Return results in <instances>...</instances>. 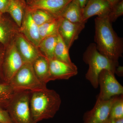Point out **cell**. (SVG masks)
Segmentation results:
<instances>
[{"label":"cell","instance_id":"7a4b0ae2","mask_svg":"<svg viewBox=\"0 0 123 123\" xmlns=\"http://www.w3.org/2000/svg\"><path fill=\"white\" fill-rule=\"evenodd\" d=\"M61 104L59 95L53 90L46 88L31 92L30 107L33 123L53 118Z\"/></svg>","mask_w":123,"mask_h":123},{"label":"cell","instance_id":"277c9868","mask_svg":"<svg viewBox=\"0 0 123 123\" xmlns=\"http://www.w3.org/2000/svg\"><path fill=\"white\" fill-rule=\"evenodd\" d=\"M31 92H15L6 110L13 123H33L30 107Z\"/></svg>","mask_w":123,"mask_h":123},{"label":"cell","instance_id":"52a82bcc","mask_svg":"<svg viewBox=\"0 0 123 123\" xmlns=\"http://www.w3.org/2000/svg\"><path fill=\"white\" fill-rule=\"evenodd\" d=\"M25 63L13 40L6 48L3 64V73L6 83L9 84L12 78Z\"/></svg>","mask_w":123,"mask_h":123},{"label":"cell","instance_id":"8992f818","mask_svg":"<svg viewBox=\"0 0 123 123\" xmlns=\"http://www.w3.org/2000/svg\"><path fill=\"white\" fill-rule=\"evenodd\" d=\"M114 73L110 70H103L98 77L100 92L98 98L106 100L123 94V87L115 77Z\"/></svg>","mask_w":123,"mask_h":123},{"label":"cell","instance_id":"484cf974","mask_svg":"<svg viewBox=\"0 0 123 123\" xmlns=\"http://www.w3.org/2000/svg\"><path fill=\"white\" fill-rule=\"evenodd\" d=\"M5 51V47L0 43V83L5 82L3 76V64Z\"/></svg>","mask_w":123,"mask_h":123},{"label":"cell","instance_id":"f546056e","mask_svg":"<svg viewBox=\"0 0 123 123\" xmlns=\"http://www.w3.org/2000/svg\"><path fill=\"white\" fill-rule=\"evenodd\" d=\"M82 9L85 6L89 0H77Z\"/></svg>","mask_w":123,"mask_h":123},{"label":"cell","instance_id":"cb8c5ba5","mask_svg":"<svg viewBox=\"0 0 123 123\" xmlns=\"http://www.w3.org/2000/svg\"><path fill=\"white\" fill-rule=\"evenodd\" d=\"M121 118H123V94L117 96L111 108L109 117L111 119Z\"/></svg>","mask_w":123,"mask_h":123},{"label":"cell","instance_id":"4dcf8cb0","mask_svg":"<svg viewBox=\"0 0 123 123\" xmlns=\"http://www.w3.org/2000/svg\"><path fill=\"white\" fill-rule=\"evenodd\" d=\"M107 0L110 2V4L112 7L117 3H118L120 0Z\"/></svg>","mask_w":123,"mask_h":123},{"label":"cell","instance_id":"30bf717a","mask_svg":"<svg viewBox=\"0 0 123 123\" xmlns=\"http://www.w3.org/2000/svg\"><path fill=\"white\" fill-rule=\"evenodd\" d=\"M14 41L24 63H32L38 57L43 55L38 47L20 32L17 34Z\"/></svg>","mask_w":123,"mask_h":123},{"label":"cell","instance_id":"1f68e13d","mask_svg":"<svg viewBox=\"0 0 123 123\" xmlns=\"http://www.w3.org/2000/svg\"><path fill=\"white\" fill-rule=\"evenodd\" d=\"M3 14L1 13L0 12V20L2 18V16H3Z\"/></svg>","mask_w":123,"mask_h":123},{"label":"cell","instance_id":"e0dca14e","mask_svg":"<svg viewBox=\"0 0 123 123\" xmlns=\"http://www.w3.org/2000/svg\"><path fill=\"white\" fill-rule=\"evenodd\" d=\"M36 75L42 83L46 84L49 81V63L47 58L42 55L32 63Z\"/></svg>","mask_w":123,"mask_h":123},{"label":"cell","instance_id":"3957f363","mask_svg":"<svg viewBox=\"0 0 123 123\" xmlns=\"http://www.w3.org/2000/svg\"><path fill=\"white\" fill-rule=\"evenodd\" d=\"M84 62L89 65L86 78L94 88L98 86V77L103 70H108L116 73L118 64L108 59L97 50L96 44L91 43L87 47L83 54Z\"/></svg>","mask_w":123,"mask_h":123},{"label":"cell","instance_id":"5bb4252c","mask_svg":"<svg viewBox=\"0 0 123 123\" xmlns=\"http://www.w3.org/2000/svg\"><path fill=\"white\" fill-rule=\"evenodd\" d=\"M19 31V32L38 48L41 41L39 26L33 20L30 11L27 8V6Z\"/></svg>","mask_w":123,"mask_h":123},{"label":"cell","instance_id":"8fae6325","mask_svg":"<svg viewBox=\"0 0 123 123\" xmlns=\"http://www.w3.org/2000/svg\"><path fill=\"white\" fill-rule=\"evenodd\" d=\"M85 23H74L61 18L58 32L69 49L78 39L79 34L85 28Z\"/></svg>","mask_w":123,"mask_h":123},{"label":"cell","instance_id":"5b68a950","mask_svg":"<svg viewBox=\"0 0 123 123\" xmlns=\"http://www.w3.org/2000/svg\"><path fill=\"white\" fill-rule=\"evenodd\" d=\"M9 84L15 92L37 91L47 88L36 75L32 64L25 63L14 75Z\"/></svg>","mask_w":123,"mask_h":123},{"label":"cell","instance_id":"d6986e66","mask_svg":"<svg viewBox=\"0 0 123 123\" xmlns=\"http://www.w3.org/2000/svg\"><path fill=\"white\" fill-rule=\"evenodd\" d=\"M58 35L44 38L42 40L38 47L40 52L49 61L54 58V52L58 39Z\"/></svg>","mask_w":123,"mask_h":123},{"label":"cell","instance_id":"4316f807","mask_svg":"<svg viewBox=\"0 0 123 123\" xmlns=\"http://www.w3.org/2000/svg\"><path fill=\"white\" fill-rule=\"evenodd\" d=\"M0 123H13L8 111L0 107Z\"/></svg>","mask_w":123,"mask_h":123},{"label":"cell","instance_id":"4fadbf2b","mask_svg":"<svg viewBox=\"0 0 123 123\" xmlns=\"http://www.w3.org/2000/svg\"><path fill=\"white\" fill-rule=\"evenodd\" d=\"M112 7L107 0H89L82 9L83 21L86 22L89 18L94 15L100 17H107Z\"/></svg>","mask_w":123,"mask_h":123},{"label":"cell","instance_id":"ba28073f","mask_svg":"<svg viewBox=\"0 0 123 123\" xmlns=\"http://www.w3.org/2000/svg\"><path fill=\"white\" fill-rule=\"evenodd\" d=\"M116 97L106 100L98 98L93 108L84 115V123H106L110 117L111 108Z\"/></svg>","mask_w":123,"mask_h":123},{"label":"cell","instance_id":"ac0fdd59","mask_svg":"<svg viewBox=\"0 0 123 123\" xmlns=\"http://www.w3.org/2000/svg\"><path fill=\"white\" fill-rule=\"evenodd\" d=\"M61 17L74 23H84L82 9L77 0H72L66 6Z\"/></svg>","mask_w":123,"mask_h":123},{"label":"cell","instance_id":"9c48e42d","mask_svg":"<svg viewBox=\"0 0 123 123\" xmlns=\"http://www.w3.org/2000/svg\"><path fill=\"white\" fill-rule=\"evenodd\" d=\"M72 0H26L27 7L31 9H42L57 17H61L66 6Z\"/></svg>","mask_w":123,"mask_h":123},{"label":"cell","instance_id":"603a6c76","mask_svg":"<svg viewBox=\"0 0 123 123\" xmlns=\"http://www.w3.org/2000/svg\"><path fill=\"white\" fill-rule=\"evenodd\" d=\"M15 92L9 84L0 83V107L6 109Z\"/></svg>","mask_w":123,"mask_h":123},{"label":"cell","instance_id":"44dd1931","mask_svg":"<svg viewBox=\"0 0 123 123\" xmlns=\"http://www.w3.org/2000/svg\"><path fill=\"white\" fill-rule=\"evenodd\" d=\"M61 17L46 23L39 26V31L41 40L44 38L57 35Z\"/></svg>","mask_w":123,"mask_h":123},{"label":"cell","instance_id":"7c38bea8","mask_svg":"<svg viewBox=\"0 0 123 123\" xmlns=\"http://www.w3.org/2000/svg\"><path fill=\"white\" fill-rule=\"evenodd\" d=\"M49 81L68 79L77 75L78 68L75 64L71 65L53 59L49 61Z\"/></svg>","mask_w":123,"mask_h":123},{"label":"cell","instance_id":"6da1fadb","mask_svg":"<svg viewBox=\"0 0 123 123\" xmlns=\"http://www.w3.org/2000/svg\"><path fill=\"white\" fill-rule=\"evenodd\" d=\"M94 41L97 50L104 56L118 64L123 52V40L112 28L108 17L95 19Z\"/></svg>","mask_w":123,"mask_h":123},{"label":"cell","instance_id":"d6a6232c","mask_svg":"<svg viewBox=\"0 0 123 123\" xmlns=\"http://www.w3.org/2000/svg\"></svg>","mask_w":123,"mask_h":123},{"label":"cell","instance_id":"9a60e30c","mask_svg":"<svg viewBox=\"0 0 123 123\" xmlns=\"http://www.w3.org/2000/svg\"><path fill=\"white\" fill-rule=\"evenodd\" d=\"M19 30L14 22L3 15L0 20V43L6 48L14 40Z\"/></svg>","mask_w":123,"mask_h":123},{"label":"cell","instance_id":"d4e9b609","mask_svg":"<svg viewBox=\"0 0 123 123\" xmlns=\"http://www.w3.org/2000/svg\"><path fill=\"white\" fill-rule=\"evenodd\" d=\"M123 14V0H120L112 6L108 18L111 22H114L117 19Z\"/></svg>","mask_w":123,"mask_h":123},{"label":"cell","instance_id":"83f0119b","mask_svg":"<svg viewBox=\"0 0 123 123\" xmlns=\"http://www.w3.org/2000/svg\"><path fill=\"white\" fill-rule=\"evenodd\" d=\"M9 0H0V12L3 14L6 13Z\"/></svg>","mask_w":123,"mask_h":123},{"label":"cell","instance_id":"f1b7e54d","mask_svg":"<svg viewBox=\"0 0 123 123\" xmlns=\"http://www.w3.org/2000/svg\"><path fill=\"white\" fill-rule=\"evenodd\" d=\"M106 123H123V118L118 119L109 118Z\"/></svg>","mask_w":123,"mask_h":123},{"label":"cell","instance_id":"2e32d148","mask_svg":"<svg viewBox=\"0 0 123 123\" xmlns=\"http://www.w3.org/2000/svg\"><path fill=\"white\" fill-rule=\"evenodd\" d=\"M27 6L26 0H9L7 13L10 15L19 28L21 25Z\"/></svg>","mask_w":123,"mask_h":123},{"label":"cell","instance_id":"ffe728a7","mask_svg":"<svg viewBox=\"0 0 123 123\" xmlns=\"http://www.w3.org/2000/svg\"><path fill=\"white\" fill-rule=\"evenodd\" d=\"M69 49L58 34V39L54 52V59L68 64H75L72 62L69 55Z\"/></svg>","mask_w":123,"mask_h":123},{"label":"cell","instance_id":"7402d4cb","mask_svg":"<svg viewBox=\"0 0 123 123\" xmlns=\"http://www.w3.org/2000/svg\"><path fill=\"white\" fill-rule=\"evenodd\" d=\"M27 8L30 11L33 20L39 26L58 18L43 10L31 9Z\"/></svg>","mask_w":123,"mask_h":123}]
</instances>
